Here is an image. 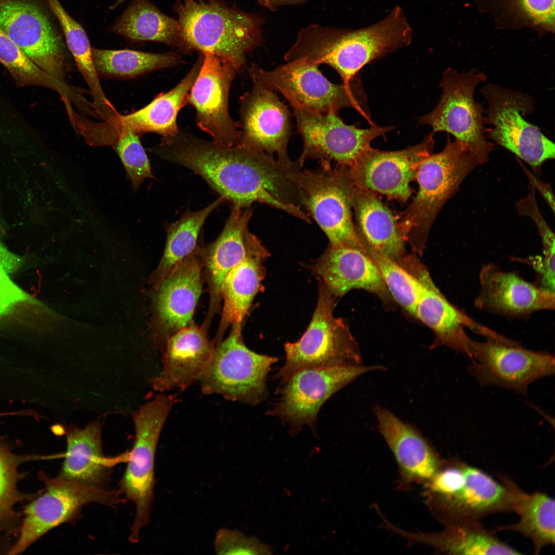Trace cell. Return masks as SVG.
<instances>
[{
	"label": "cell",
	"mask_w": 555,
	"mask_h": 555,
	"mask_svg": "<svg viewBox=\"0 0 555 555\" xmlns=\"http://www.w3.org/2000/svg\"><path fill=\"white\" fill-rule=\"evenodd\" d=\"M202 247L175 265L157 284L155 308L160 334L158 345L190 324L202 292Z\"/></svg>",
	"instance_id": "cell-21"
},
{
	"label": "cell",
	"mask_w": 555,
	"mask_h": 555,
	"mask_svg": "<svg viewBox=\"0 0 555 555\" xmlns=\"http://www.w3.org/2000/svg\"><path fill=\"white\" fill-rule=\"evenodd\" d=\"M214 348L205 328L192 322L182 327L166 341L162 349V367L150 380L152 387L161 393L183 391L199 382Z\"/></svg>",
	"instance_id": "cell-24"
},
{
	"label": "cell",
	"mask_w": 555,
	"mask_h": 555,
	"mask_svg": "<svg viewBox=\"0 0 555 555\" xmlns=\"http://www.w3.org/2000/svg\"><path fill=\"white\" fill-rule=\"evenodd\" d=\"M0 30L41 70L59 82L69 85L64 44L36 2L0 0Z\"/></svg>",
	"instance_id": "cell-17"
},
{
	"label": "cell",
	"mask_w": 555,
	"mask_h": 555,
	"mask_svg": "<svg viewBox=\"0 0 555 555\" xmlns=\"http://www.w3.org/2000/svg\"><path fill=\"white\" fill-rule=\"evenodd\" d=\"M477 165L474 157L449 135L442 151L420 162L415 177L418 191L398 223L404 239L415 249H423L439 212Z\"/></svg>",
	"instance_id": "cell-5"
},
{
	"label": "cell",
	"mask_w": 555,
	"mask_h": 555,
	"mask_svg": "<svg viewBox=\"0 0 555 555\" xmlns=\"http://www.w3.org/2000/svg\"><path fill=\"white\" fill-rule=\"evenodd\" d=\"M0 63L19 86H38L52 89L66 105L77 104L81 98L78 90L64 85L47 75L34 63L0 30Z\"/></svg>",
	"instance_id": "cell-37"
},
{
	"label": "cell",
	"mask_w": 555,
	"mask_h": 555,
	"mask_svg": "<svg viewBox=\"0 0 555 555\" xmlns=\"http://www.w3.org/2000/svg\"><path fill=\"white\" fill-rule=\"evenodd\" d=\"M203 54L188 103L195 108L197 125L201 130L216 144L231 146L238 143L240 134L239 123L231 118L228 105L231 85L239 69L215 54Z\"/></svg>",
	"instance_id": "cell-18"
},
{
	"label": "cell",
	"mask_w": 555,
	"mask_h": 555,
	"mask_svg": "<svg viewBox=\"0 0 555 555\" xmlns=\"http://www.w3.org/2000/svg\"><path fill=\"white\" fill-rule=\"evenodd\" d=\"M312 269L333 296L341 297L354 289L382 295L386 288L371 257L363 250L328 245Z\"/></svg>",
	"instance_id": "cell-29"
},
{
	"label": "cell",
	"mask_w": 555,
	"mask_h": 555,
	"mask_svg": "<svg viewBox=\"0 0 555 555\" xmlns=\"http://www.w3.org/2000/svg\"><path fill=\"white\" fill-rule=\"evenodd\" d=\"M252 215L251 206L232 205L219 236L208 247L202 248L210 294L209 319L219 305L221 286L226 275L262 243L249 230Z\"/></svg>",
	"instance_id": "cell-26"
},
{
	"label": "cell",
	"mask_w": 555,
	"mask_h": 555,
	"mask_svg": "<svg viewBox=\"0 0 555 555\" xmlns=\"http://www.w3.org/2000/svg\"><path fill=\"white\" fill-rule=\"evenodd\" d=\"M422 284L414 316L435 335L434 346H445L467 356L471 354L469 328L486 339L498 340L502 335L481 324L462 309L450 303L432 282L427 273L418 278Z\"/></svg>",
	"instance_id": "cell-23"
},
{
	"label": "cell",
	"mask_w": 555,
	"mask_h": 555,
	"mask_svg": "<svg viewBox=\"0 0 555 555\" xmlns=\"http://www.w3.org/2000/svg\"><path fill=\"white\" fill-rule=\"evenodd\" d=\"M151 151L199 175L232 205L261 202L293 216L299 213L297 191L289 177L295 166L264 152L239 143L220 145L180 131Z\"/></svg>",
	"instance_id": "cell-1"
},
{
	"label": "cell",
	"mask_w": 555,
	"mask_h": 555,
	"mask_svg": "<svg viewBox=\"0 0 555 555\" xmlns=\"http://www.w3.org/2000/svg\"><path fill=\"white\" fill-rule=\"evenodd\" d=\"M269 255L261 243L226 275L220 288V297L224 301L221 317L212 342L214 346L222 341L229 326L242 327L253 299L263 289L265 275L264 262Z\"/></svg>",
	"instance_id": "cell-30"
},
{
	"label": "cell",
	"mask_w": 555,
	"mask_h": 555,
	"mask_svg": "<svg viewBox=\"0 0 555 555\" xmlns=\"http://www.w3.org/2000/svg\"><path fill=\"white\" fill-rule=\"evenodd\" d=\"M98 75L116 78H133L154 70L176 66L180 57L172 52L155 53L140 51L92 48Z\"/></svg>",
	"instance_id": "cell-36"
},
{
	"label": "cell",
	"mask_w": 555,
	"mask_h": 555,
	"mask_svg": "<svg viewBox=\"0 0 555 555\" xmlns=\"http://www.w3.org/2000/svg\"><path fill=\"white\" fill-rule=\"evenodd\" d=\"M497 476L507 490L510 511L516 513L519 520L513 524L497 526L493 531L510 530L520 533L531 541L535 554H539L546 546L553 545L554 498L540 492L528 493L506 476L501 474Z\"/></svg>",
	"instance_id": "cell-32"
},
{
	"label": "cell",
	"mask_w": 555,
	"mask_h": 555,
	"mask_svg": "<svg viewBox=\"0 0 555 555\" xmlns=\"http://www.w3.org/2000/svg\"><path fill=\"white\" fill-rule=\"evenodd\" d=\"M373 411L378 430L397 461L402 483L428 481L441 461L434 448L415 427L387 408L375 404Z\"/></svg>",
	"instance_id": "cell-25"
},
{
	"label": "cell",
	"mask_w": 555,
	"mask_h": 555,
	"mask_svg": "<svg viewBox=\"0 0 555 555\" xmlns=\"http://www.w3.org/2000/svg\"><path fill=\"white\" fill-rule=\"evenodd\" d=\"M386 525L410 543L427 544L439 553L457 555L522 554L501 541L493 531L487 529L479 522L447 525L443 530L434 533L406 531L388 521Z\"/></svg>",
	"instance_id": "cell-31"
},
{
	"label": "cell",
	"mask_w": 555,
	"mask_h": 555,
	"mask_svg": "<svg viewBox=\"0 0 555 555\" xmlns=\"http://www.w3.org/2000/svg\"><path fill=\"white\" fill-rule=\"evenodd\" d=\"M223 201L224 199L219 197L201 210H187L178 220L165 227L166 244L156 270V285L175 265L197 248L198 239L206 220Z\"/></svg>",
	"instance_id": "cell-35"
},
{
	"label": "cell",
	"mask_w": 555,
	"mask_h": 555,
	"mask_svg": "<svg viewBox=\"0 0 555 555\" xmlns=\"http://www.w3.org/2000/svg\"><path fill=\"white\" fill-rule=\"evenodd\" d=\"M336 168L354 209L359 233L375 251L399 262L404 254L405 239L393 214L375 193L355 185L345 166Z\"/></svg>",
	"instance_id": "cell-27"
},
{
	"label": "cell",
	"mask_w": 555,
	"mask_h": 555,
	"mask_svg": "<svg viewBox=\"0 0 555 555\" xmlns=\"http://www.w3.org/2000/svg\"><path fill=\"white\" fill-rule=\"evenodd\" d=\"M535 191L530 184L528 194L520 199L515 206L519 215L529 217L536 226L543 244V254L554 255V234L539 209Z\"/></svg>",
	"instance_id": "cell-45"
},
{
	"label": "cell",
	"mask_w": 555,
	"mask_h": 555,
	"mask_svg": "<svg viewBox=\"0 0 555 555\" xmlns=\"http://www.w3.org/2000/svg\"><path fill=\"white\" fill-rule=\"evenodd\" d=\"M44 492L28 505L19 538L9 554H18L53 528L78 519L90 503L115 507L124 500L119 490L93 487L57 476L45 479Z\"/></svg>",
	"instance_id": "cell-13"
},
{
	"label": "cell",
	"mask_w": 555,
	"mask_h": 555,
	"mask_svg": "<svg viewBox=\"0 0 555 555\" xmlns=\"http://www.w3.org/2000/svg\"><path fill=\"white\" fill-rule=\"evenodd\" d=\"M486 75L476 69L459 72L449 67L439 83L442 92L435 108L419 118L420 124L432 127V133L451 134L476 159L478 165L489 159L494 144L488 140L485 109L474 98L476 87Z\"/></svg>",
	"instance_id": "cell-7"
},
{
	"label": "cell",
	"mask_w": 555,
	"mask_h": 555,
	"mask_svg": "<svg viewBox=\"0 0 555 555\" xmlns=\"http://www.w3.org/2000/svg\"><path fill=\"white\" fill-rule=\"evenodd\" d=\"M113 145L134 191H137L146 178H154L139 135L130 129H120Z\"/></svg>",
	"instance_id": "cell-40"
},
{
	"label": "cell",
	"mask_w": 555,
	"mask_h": 555,
	"mask_svg": "<svg viewBox=\"0 0 555 555\" xmlns=\"http://www.w3.org/2000/svg\"><path fill=\"white\" fill-rule=\"evenodd\" d=\"M242 330L232 326L226 339L214 347L199 382L204 394L254 406L266 398L267 376L279 359L248 348Z\"/></svg>",
	"instance_id": "cell-11"
},
{
	"label": "cell",
	"mask_w": 555,
	"mask_h": 555,
	"mask_svg": "<svg viewBox=\"0 0 555 555\" xmlns=\"http://www.w3.org/2000/svg\"><path fill=\"white\" fill-rule=\"evenodd\" d=\"M479 283V291L474 304L480 310L522 317L554 309V292L540 288L514 272L504 271L493 263L482 266Z\"/></svg>",
	"instance_id": "cell-22"
},
{
	"label": "cell",
	"mask_w": 555,
	"mask_h": 555,
	"mask_svg": "<svg viewBox=\"0 0 555 555\" xmlns=\"http://www.w3.org/2000/svg\"><path fill=\"white\" fill-rule=\"evenodd\" d=\"M471 338L468 372L482 386H497L526 396L530 384L554 374V355L524 347L512 340Z\"/></svg>",
	"instance_id": "cell-14"
},
{
	"label": "cell",
	"mask_w": 555,
	"mask_h": 555,
	"mask_svg": "<svg viewBox=\"0 0 555 555\" xmlns=\"http://www.w3.org/2000/svg\"><path fill=\"white\" fill-rule=\"evenodd\" d=\"M487 139L508 150L538 172L554 158V143L525 117L535 111L532 97L519 90L488 83L481 89Z\"/></svg>",
	"instance_id": "cell-10"
},
{
	"label": "cell",
	"mask_w": 555,
	"mask_h": 555,
	"mask_svg": "<svg viewBox=\"0 0 555 555\" xmlns=\"http://www.w3.org/2000/svg\"><path fill=\"white\" fill-rule=\"evenodd\" d=\"M203 57L194 65L189 72L173 88L158 95L144 107L126 115H119L113 121L119 130L127 128L138 135L155 133L162 139L172 138L179 130L177 117L180 109L188 103L191 88L201 66Z\"/></svg>",
	"instance_id": "cell-33"
},
{
	"label": "cell",
	"mask_w": 555,
	"mask_h": 555,
	"mask_svg": "<svg viewBox=\"0 0 555 555\" xmlns=\"http://www.w3.org/2000/svg\"><path fill=\"white\" fill-rule=\"evenodd\" d=\"M173 394H158L132 414L135 440L119 482V490L134 502L136 512L129 540L137 543L141 529L147 524L156 483L155 459L159 439L175 403Z\"/></svg>",
	"instance_id": "cell-9"
},
{
	"label": "cell",
	"mask_w": 555,
	"mask_h": 555,
	"mask_svg": "<svg viewBox=\"0 0 555 555\" xmlns=\"http://www.w3.org/2000/svg\"><path fill=\"white\" fill-rule=\"evenodd\" d=\"M217 554H257L263 553V547L254 538L240 531L227 528L219 529L213 542Z\"/></svg>",
	"instance_id": "cell-44"
},
{
	"label": "cell",
	"mask_w": 555,
	"mask_h": 555,
	"mask_svg": "<svg viewBox=\"0 0 555 555\" xmlns=\"http://www.w3.org/2000/svg\"><path fill=\"white\" fill-rule=\"evenodd\" d=\"M365 251L376 264L386 289L408 312L414 315L422 284L395 261L375 251L361 236Z\"/></svg>",
	"instance_id": "cell-38"
},
{
	"label": "cell",
	"mask_w": 555,
	"mask_h": 555,
	"mask_svg": "<svg viewBox=\"0 0 555 555\" xmlns=\"http://www.w3.org/2000/svg\"><path fill=\"white\" fill-rule=\"evenodd\" d=\"M509 7L527 23L549 30L554 27V0H507Z\"/></svg>",
	"instance_id": "cell-42"
},
{
	"label": "cell",
	"mask_w": 555,
	"mask_h": 555,
	"mask_svg": "<svg viewBox=\"0 0 555 555\" xmlns=\"http://www.w3.org/2000/svg\"><path fill=\"white\" fill-rule=\"evenodd\" d=\"M101 430L99 420L82 428H70L67 430L65 459L58 476L93 487L107 488L114 466L127 462L130 451L113 457L105 456Z\"/></svg>",
	"instance_id": "cell-28"
},
{
	"label": "cell",
	"mask_w": 555,
	"mask_h": 555,
	"mask_svg": "<svg viewBox=\"0 0 555 555\" xmlns=\"http://www.w3.org/2000/svg\"><path fill=\"white\" fill-rule=\"evenodd\" d=\"M318 67L299 59L271 70L253 64L248 71L253 83L280 93L293 109L325 114L351 108L368 119L367 98L358 76L348 84H337L328 80Z\"/></svg>",
	"instance_id": "cell-6"
},
{
	"label": "cell",
	"mask_w": 555,
	"mask_h": 555,
	"mask_svg": "<svg viewBox=\"0 0 555 555\" xmlns=\"http://www.w3.org/2000/svg\"><path fill=\"white\" fill-rule=\"evenodd\" d=\"M297 132L303 141L302 153L298 160L302 167L307 159L318 160L322 166L348 167L370 149L371 142L394 129L373 124L360 128L347 125L338 112L322 114L293 109Z\"/></svg>",
	"instance_id": "cell-15"
},
{
	"label": "cell",
	"mask_w": 555,
	"mask_h": 555,
	"mask_svg": "<svg viewBox=\"0 0 555 555\" xmlns=\"http://www.w3.org/2000/svg\"><path fill=\"white\" fill-rule=\"evenodd\" d=\"M307 0H258L260 5L270 11H275L280 8L289 5L304 3Z\"/></svg>",
	"instance_id": "cell-47"
},
{
	"label": "cell",
	"mask_w": 555,
	"mask_h": 555,
	"mask_svg": "<svg viewBox=\"0 0 555 555\" xmlns=\"http://www.w3.org/2000/svg\"><path fill=\"white\" fill-rule=\"evenodd\" d=\"M523 166V170L529 180L530 184L533 187L535 190L539 191L554 213V198L550 186L541 180L531 172L530 173L525 167Z\"/></svg>",
	"instance_id": "cell-46"
},
{
	"label": "cell",
	"mask_w": 555,
	"mask_h": 555,
	"mask_svg": "<svg viewBox=\"0 0 555 555\" xmlns=\"http://www.w3.org/2000/svg\"><path fill=\"white\" fill-rule=\"evenodd\" d=\"M434 133L420 143L398 151H385L372 147L350 166H345L357 187L405 202L412 194L411 181L415 178L420 162L432 153Z\"/></svg>",
	"instance_id": "cell-19"
},
{
	"label": "cell",
	"mask_w": 555,
	"mask_h": 555,
	"mask_svg": "<svg viewBox=\"0 0 555 555\" xmlns=\"http://www.w3.org/2000/svg\"><path fill=\"white\" fill-rule=\"evenodd\" d=\"M21 262V258L0 241V318L9 314L18 305L32 301L9 276Z\"/></svg>",
	"instance_id": "cell-41"
},
{
	"label": "cell",
	"mask_w": 555,
	"mask_h": 555,
	"mask_svg": "<svg viewBox=\"0 0 555 555\" xmlns=\"http://www.w3.org/2000/svg\"><path fill=\"white\" fill-rule=\"evenodd\" d=\"M334 296L319 283L316 307L309 326L294 342L284 345L286 360L275 376L282 382L305 368L363 365L358 345L344 321L335 317Z\"/></svg>",
	"instance_id": "cell-8"
},
{
	"label": "cell",
	"mask_w": 555,
	"mask_h": 555,
	"mask_svg": "<svg viewBox=\"0 0 555 555\" xmlns=\"http://www.w3.org/2000/svg\"><path fill=\"white\" fill-rule=\"evenodd\" d=\"M112 30L136 41H155L181 48L179 23L148 0H133Z\"/></svg>",
	"instance_id": "cell-34"
},
{
	"label": "cell",
	"mask_w": 555,
	"mask_h": 555,
	"mask_svg": "<svg viewBox=\"0 0 555 555\" xmlns=\"http://www.w3.org/2000/svg\"><path fill=\"white\" fill-rule=\"evenodd\" d=\"M289 178L297 188L302 207L326 235L329 245L364 250L351 216V206L336 168L294 169Z\"/></svg>",
	"instance_id": "cell-16"
},
{
	"label": "cell",
	"mask_w": 555,
	"mask_h": 555,
	"mask_svg": "<svg viewBox=\"0 0 555 555\" xmlns=\"http://www.w3.org/2000/svg\"><path fill=\"white\" fill-rule=\"evenodd\" d=\"M18 460L0 441V514L8 510L18 498Z\"/></svg>",
	"instance_id": "cell-43"
},
{
	"label": "cell",
	"mask_w": 555,
	"mask_h": 555,
	"mask_svg": "<svg viewBox=\"0 0 555 555\" xmlns=\"http://www.w3.org/2000/svg\"><path fill=\"white\" fill-rule=\"evenodd\" d=\"M413 35L403 10L396 6L380 21L360 29L319 24L301 28L284 59L326 64L348 84L366 64L409 45Z\"/></svg>",
	"instance_id": "cell-2"
},
{
	"label": "cell",
	"mask_w": 555,
	"mask_h": 555,
	"mask_svg": "<svg viewBox=\"0 0 555 555\" xmlns=\"http://www.w3.org/2000/svg\"><path fill=\"white\" fill-rule=\"evenodd\" d=\"M385 369L382 365H362L300 370L281 382L267 414L286 424L291 433L304 426L313 429L320 410L332 395L364 374Z\"/></svg>",
	"instance_id": "cell-12"
},
{
	"label": "cell",
	"mask_w": 555,
	"mask_h": 555,
	"mask_svg": "<svg viewBox=\"0 0 555 555\" xmlns=\"http://www.w3.org/2000/svg\"><path fill=\"white\" fill-rule=\"evenodd\" d=\"M239 98L240 137L238 143L292 165L288 154L292 124L288 107L275 92L256 83Z\"/></svg>",
	"instance_id": "cell-20"
},
{
	"label": "cell",
	"mask_w": 555,
	"mask_h": 555,
	"mask_svg": "<svg viewBox=\"0 0 555 555\" xmlns=\"http://www.w3.org/2000/svg\"><path fill=\"white\" fill-rule=\"evenodd\" d=\"M182 49L210 53L239 70L246 57L263 45V17L218 0H177Z\"/></svg>",
	"instance_id": "cell-3"
},
{
	"label": "cell",
	"mask_w": 555,
	"mask_h": 555,
	"mask_svg": "<svg viewBox=\"0 0 555 555\" xmlns=\"http://www.w3.org/2000/svg\"><path fill=\"white\" fill-rule=\"evenodd\" d=\"M424 485L428 506L444 526L510 511L504 485L457 458L442 460Z\"/></svg>",
	"instance_id": "cell-4"
},
{
	"label": "cell",
	"mask_w": 555,
	"mask_h": 555,
	"mask_svg": "<svg viewBox=\"0 0 555 555\" xmlns=\"http://www.w3.org/2000/svg\"><path fill=\"white\" fill-rule=\"evenodd\" d=\"M62 27L67 46L77 67L84 78L96 72L92 48L83 27L65 10L58 0H46Z\"/></svg>",
	"instance_id": "cell-39"
}]
</instances>
